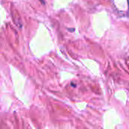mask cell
I'll use <instances>...</instances> for the list:
<instances>
[{
  "label": "cell",
  "instance_id": "cell-1",
  "mask_svg": "<svg viewBox=\"0 0 129 129\" xmlns=\"http://www.w3.org/2000/svg\"><path fill=\"white\" fill-rule=\"evenodd\" d=\"M69 30H70V31H74V29H69Z\"/></svg>",
  "mask_w": 129,
  "mask_h": 129
}]
</instances>
